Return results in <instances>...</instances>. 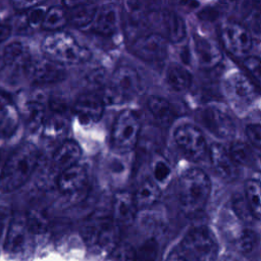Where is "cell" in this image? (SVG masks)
<instances>
[{"mask_svg":"<svg viewBox=\"0 0 261 261\" xmlns=\"http://www.w3.org/2000/svg\"><path fill=\"white\" fill-rule=\"evenodd\" d=\"M38 152L31 144H22L8 157L0 172V191L11 193L21 188L34 172Z\"/></svg>","mask_w":261,"mask_h":261,"instance_id":"cell-1","label":"cell"},{"mask_svg":"<svg viewBox=\"0 0 261 261\" xmlns=\"http://www.w3.org/2000/svg\"><path fill=\"white\" fill-rule=\"evenodd\" d=\"M211 192V182L208 175L200 168L186 170L178 184V196L180 207L187 214H195L201 211Z\"/></svg>","mask_w":261,"mask_h":261,"instance_id":"cell-2","label":"cell"},{"mask_svg":"<svg viewBox=\"0 0 261 261\" xmlns=\"http://www.w3.org/2000/svg\"><path fill=\"white\" fill-rule=\"evenodd\" d=\"M42 49L47 58L61 65L76 64L90 57L87 48L81 46L72 36L59 31L46 36Z\"/></svg>","mask_w":261,"mask_h":261,"instance_id":"cell-3","label":"cell"},{"mask_svg":"<svg viewBox=\"0 0 261 261\" xmlns=\"http://www.w3.org/2000/svg\"><path fill=\"white\" fill-rule=\"evenodd\" d=\"M140 89L138 72L129 66H120L112 73L102 98L105 104H120L134 98Z\"/></svg>","mask_w":261,"mask_h":261,"instance_id":"cell-4","label":"cell"},{"mask_svg":"<svg viewBox=\"0 0 261 261\" xmlns=\"http://www.w3.org/2000/svg\"><path fill=\"white\" fill-rule=\"evenodd\" d=\"M141 122L138 114L133 110H123L116 117L112 130L111 143L118 152L130 151L138 142Z\"/></svg>","mask_w":261,"mask_h":261,"instance_id":"cell-5","label":"cell"},{"mask_svg":"<svg viewBox=\"0 0 261 261\" xmlns=\"http://www.w3.org/2000/svg\"><path fill=\"white\" fill-rule=\"evenodd\" d=\"M178 246L197 261H212L217 252L216 239L205 226L191 229Z\"/></svg>","mask_w":261,"mask_h":261,"instance_id":"cell-6","label":"cell"},{"mask_svg":"<svg viewBox=\"0 0 261 261\" xmlns=\"http://www.w3.org/2000/svg\"><path fill=\"white\" fill-rule=\"evenodd\" d=\"M198 119L204 127L218 138L233 137L236 124L231 116L217 106H206L198 112Z\"/></svg>","mask_w":261,"mask_h":261,"instance_id":"cell-7","label":"cell"},{"mask_svg":"<svg viewBox=\"0 0 261 261\" xmlns=\"http://www.w3.org/2000/svg\"><path fill=\"white\" fill-rule=\"evenodd\" d=\"M174 141L178 148L191 159L199 160L207 152V144L201 129L194 124H182L174 132Z\"/></svg>","mask_w":261,"mask_h":261,"instance_id":"cell-8","label":"cell"},{"mask_svg":"<svg viewBox=\"0 0 261 261\" xmlns=\"http://www.w3.org/2000/svg\"><path fill=\"white\" fill-rule=\"evenodd\" d=\"M33 237L25 215H16L8 224L4 237V250L10 255L21 254L29 248Z\"/></svg>","mask_w":261,"mask_h":261,"instance_id":"cell-9","label":"cell"},{"mask_svg":"<svg viewBox=\"0 0 261 261\" xmlns=\"http://www.w3.org/2000/svg\"><path fill=\"white\" fill-rule=\"evenodd\" d=\"M220 39L223 46L232 54L244 55L252 47V36L241 23L226 21L220 29Z\"/></svg>","mask_w":261,"mask_h":261,"instance_id":"cell-10","label":"cell"},{"mask_svg":"<svg viewBox=\"0 0 261 261\" xmlns=\"http://www.w3.org/2000/svg\"><path fill=\"white\" fill-rule=\"evenodd\" d=\"M133 52L141 59L155 62L163 60L167 53V40L157 33L139 37L133 44Z\"/></svg>","mask_w":261,"mask_h":261,"instance_id":"cell-11","label":"cell"},{"mask_svg":"<svg viewBox=\"0 0 261 261\" xmlns=\"http://www.w3.org/2000/svg\"><path fill=\"white\" fill-rule=\"evenodd\" d=\"M28 76L38 84H53L62 81L65 77L64 67L45 57L40 59H32L25 67Z\"/></svg>","mask_w":261,"mask_h":261,"instance_id":"cell-12","label":"cell"},{"mask_svg":"<svg viewBox=\"0 0 261 261\" xmlns=\"http://www.w3.org/2000/svg\"><path fill=\"white\" fill-rule=\"evenodd\" d=\"M225 90L231 102L238 106H246L256 97L254 84L242 72H233L225 83Z\"/></svg>","mask_w":261,"mask_h":261,"instance_id":"cell-13","label":"cell"},{"mask_svg":"<svg viewBox=\"0 0 261 261\" xmlns=\"http://www.w3.org/2000/svg\"><path fill=\"white\" fill-rule=\"evenodd\" d=\"M103 98L96 94L88 93L82 95L75 102L73 111L83 125H92L98 122L104 112Z\"/></svg>","mask_w":261,"mask_h":261,"instance_id":"cell-14","label":"cell"},{"mask_svg":"<svg viewBox=\"0 0 261 261\" xmlns=\"http://www.w3.org/2000/svg\"><path fill=\"white\" fill-rule=\"evenodd\" d=\"M157 23L159 24V35L170 42L177 43L186 37V23L184 19L173 11H161L158 14Z\"/></svg>","mask_w":261,"mask_h":261,"instance_id":"cell-15","label":"cell"},{"mask_svg":"<svg viewBox=\"0 0 261 261\" xmlns=\"http://www.w3.org/2000/svg\"><path fill=\"white\" fill-rule=\"evenodd\" d=\"M209 155L214 169L222 178L226 180H233L238 177V164L222 145L216 143L213 144L210 147Z\"/></svg>","mask_w":261,"mask_h":261,"instance_id":"cell-16","label":"cell"},{"mask_svg":"<svg viewBox=\"0 0 261 261\" xmlns=\"http://www.w3.org/2000/svg\"><path fill=\"white\" fill-rule=\"evenodd\" d=\"M195 53L199 64L205 69L215 67L222 59V52L219 45L214 40L205 37H196Z\"/></svg>","mask_w":261,"mask_h":261,"instance_id":"cell-17","label":"cell"},{"mask_svg":"<svg viewBox=\"0 0 261 261\" xmlns=\"http://www.w3.org/2000/svg\"><path fill=\"white\" fill-rule=\"evenodd\" d=\"M137 210L138 207L134 195L125 191L118 192L115 195L113 200L112 219L118 226L130 224L136 217Z\"/></svg>","mask_w":261,"mask_h":261,"instance_id":"cell-18","label":"cell"},{"mask_svg":"<svg viewBox=\"0 0 261 261\" xmlns=\"http://www.w3.org/2000/svg\"><path fill=\"white\" fill-rule=\"evenodd\" d=\"M19 122V113L11 99L0 92V139L11 137Z\"/></svg>","mask_w":261,"mask_h":261,"instance_id":"cell-19","label":"cell"},{"mask_svg":"<svg viewBox=\"0 0 261 261\" xmlns=\"http://www.w3.org/2000/svg\"><path fill=\"white\" fill-rule=\"evenodd\" d=\"M86 182L87 171L77 163L64 169L57 176V187L65 194L76 193L84 188Z\"/></svg>","mask_w":261,"mask_h":261,"instance_id":"cell-20","label":"cell"},{"mask_svg":"<svg viewBox=\"0 0 261 261\" xmlns=\"http://www.w3.org/2000/svg\"><path fill=\"white\" fill-rule=\"evenodd\" d=\"M118 22L117 8L113 4H105L97 9L92 27L96 33L109 36L117 30Z\"/></svg>","mask_w":261,"mask_h":261,"instance_id":"cell-21","label":"cell"},{"mask_svg":"<svg viewBox=\"0 0 261 261\" xmlns=\"http://www.w3.org/2000/svg\"><path fill=\"white\" fill-rule=\"evenodd\" d=\"M81 148L73 141H64L54 152L52 156V164L59 173L64 169L77 163L81 157Z\"/></svg>","mask_w":261,"mask_h":261,"instance_id":"cell-22","label":"cell"},{"mask_svg":"<svg viewBox=\"0 0 261 261\" xmlns=\"http://www.w3.org/2000/svg\"><path fill=\"white\" fill-rule=\"evenodd\" d=\"M27 122L31 129L42 128L47 117L45 98L37 93L27 103Z\"/></svg>","mask_w":261,"mask_h":261,"instance_id":"cell-23","label":"cell"},{"mask_svg":"<svg viewBox=\"0 0 261 261\" xmlns=\"http://www.w3.org/2000/svg\"><path fill=\"white\" fill-rule=\"evenodd\" d=\"M51 111L48 114L42 127L43 135L48 139H57L62 137L68 127L66 111Z\"/></svg>","mask_w":261,"mask_h":261,"instance_id":"cell-24","label":"cell"},{"mask_svg":"<svg viewBox=\"0 0 261 261\" xmlns=\"http://www.w3.org/2000/svg\"><path fill=\"white\" fill-rule=\"evenodd\" d=\"M97 6L92 2H80L67 12L68 21L76 28H86L93 23Z\"/></svg>","mask_w":261,"mask_h":261,"instance_id":"cell-25","label":"cell"},{"mask_svg":"<svg viewBox=\"0 0 261 261\" xmlns=\"http://www.w3.org/2000/svg\"><path fill=\"white\" fill-rule=\"evenodd\" d=\"M2 56L5 64L14 67H21L23 69H25L32 60L28 47L19 42L8 44L5 47Z\"/></svg>","mask_w":261,"mask_h":261,"instance_id":"cell-26","label":"cell"},{"mask_svg":"<svg viewBox=\"0 0 261 261\" xmlns=\"http://www.w3.org/2000/svg\"><path fill=\"white\" fill-rule=\"evenodd\" d=\"M148 108L153 117L159 123L165 125L169 124L174 118V111L171 104L164 98L152 96L148 100Z\"/></svg>","mask_w":261,"mask_h":261,"instance_id":"cell-27","label":"cell"},{"mask_svg":"<svg viewBox=\"0 0 261 261\" xmlns=\"http://www.w3.org/2000/svg\"><path fill=\"white\" fill-rule=\"evenodd\" d=\"M138 208H147L154 205L160 198L159 186L154 180H145L134 195Z\"/></svg>","mask_w":261,"mask_h":261,"instance_id":"cell-28","label":"cell"},{"mask_svg":"<svg viewBox=\"0 0 261 261\" xmlns=\"http://www.w3.org/2000/svg\"><path fill=\"white\" fill-rule=\"evenodd\" d=\"M166 80L168 85L178 92L189 89L193 81L189 70L179 64H171L168 67Z\"/></svg>","mask_w":261,"mask_h":261,"instance_id":"cell-29","label":"cell"},{"mask_svg":"<svg viewBox=\"0 0 261 261\" xmlns=\"http://www.w3.org/2000/svg\"><path fill=\"white\" fill-rule=\"evenodd\" d=\"M245 195L254 218L261 220V182L248 179L245 184Z\"/></svg>","mask_w":261,"mask_h":261,"instance_id":"cell-30","label":"cell"},{"mask_svg":"<svg viewBox=\"0 0 261 261\" xmlns=\"http://www.w3.org/2000/svg\"><path fill=\"white\" fill-rule=\"evenodd\" d=\"M68 21L67 12L60 6H53L47 9L42 28L47 31L58 32Z\"/></svg>","mask_w":261,"mask_h":261,"instance_id":"cell-31","label":"cell"},{"mask_svg":"<svg viewBox=\"0 0 261 261\" xmlns=\"http://www.w3.org/2000/svg\"><path fill=\"white\" fill-rule=\"evenodd\" d=\"M25 219L33 236L45 234L49 229V219L47 215L37 208L29 210L25 214Z\"/></svg>","mask_w":261,"mask_h":261,"instance_id":"cell-32","label":"cell"},{"mask_svg":"<svg viewBox=\"0 0 261 261\" xmlns=\"http://www.w3.org/2000/svg\"><path fill=\"white\" fill-rule=\"evenodd\" d=\"M228 152L237 164L252 165L257 158L253 149L242 141L233 142L230 145Z\"/></svg>","mask_w":261,"mask_h":261,"instance_id":"cell-33","label":"cell"},{"mask_svg":"<svg viewBox=\"0 0 261 261\" xmlns=\"http://www.w3.org/2000/svg\"><path fill=\"white\" fill-rule=\"evenodd\" d=\"M158 244L155 240L145 242L138 250H135L134 261H156L158 256Z\"/></svg>","mask_w":261,"mask_h":261,"instance_id":"cell-34","label":"cell"},{"mask_svg":"<svg viewBox=\"0 0 261 261\" xmlns=\"http://www.w3.org/2000/svg\"><path fill=\"white\" fill-rule=\"evenodd\" d=\"M152 173L154 181L159 185H164L168 181L171 175V167L169 163L163 158H158L154 161L152 166Z\"/></svg>","mask_w":261,"mask_h":261,"instance_id":"cell-35","label":"cell"},{"mask_svg":"<svg viewBox=\"0 0 261 261\" xmlns=\"http://www.w3.org/2000/svg\"><path fill=\"white\" fill-rule=\"evenodd\" d=\"M257 243V237L254 231L245 229L242 231L237 240V247L243 253L251 252Z\"/></svg>","mask_w":261,"mask_h":261,"instance_id":"cell-36","label":"cell"},{"mask_svg":"<svg viewBox=\"0 0 261 261\" xmlns=\"http://www.w3.org/2000/svg\"><path fill=\"white\" fill-rule=\"evenodd\" d=\"M232 207H233V210H234L237 216L240 219H242L243 221L250 222L254 218L246 198H241V197L234 198V200L232 202Z\"/></svg>","mask_w":261,"mask_h":261,"instance_id":"cell-37","label":"cell"},{"mask_svg":"<svg viewBox=\"0 0 261 261\" xmlns=\"http://www.w3.org/2000/svg\"><path fill=\"white\" fill-rule=\"evenodd\" d=\"M47 9L45 6L38 4L36 6H34L33 8H31L27 14V21L29 23L30 27L33 28H37V27H42Z\"/></svg>","mask_w":261,"mask_h":261,"instance_id":"cell-38","label":"cell"},{"mask_svg":"<svg viewBox=\"0 0 261 261\" xmlns=\"http://www.w3.org/2000/svg\"><path fill=\"white\" fill-rule=\"evenodd\" d=\"M244 66L253 79L261 86V59L256 56H249L244 60Z\"/></svg>","mask_w":261,"mask_h":261,"instance_id":"cell-39","label":"cell"},{"mask_svg":"<svg viewBox=\"0 0 261 261\" xmlns=\"http://www.w3.org/2000/svg\"><path fill=\"white\" fill-rule=\"evenodd\" d=\"M246 135L254 147L261 149V125L260 124L248 125L246 128Z\"/></svg>","mask_w":261,"mask_h":261,"instance_id":"cell-40","label":"cell"},{"mask_svg":"<svg viewBox=\"0 0 261 261\" xmlns=\"http://www.w3.org/2000/svg\"><path fill=\"white\" fill-rule=\"evenodd\" d=\"M166 261H197L179 246L175 247L167 256Z\"/></svg>","mask_w":261,"mask_h":261,"instance_id":"cell-41","label":"cell"},{"mask_svg":"<svg viewBox=\"0 0 261 261\" xmlns=\"http://www.w3.org/2000/svg\"><path fill=\"white\" fill-rule=\"evenodd\" d=\"M39 3L36 1H13L12 2V6L15 10L17 11H29L31 8H33L34 6L38 5Z\"/></svg>","mask_w":261,"mask_h":261,"instance_id":"cell-42","label":"cell"},{"mask_svg":"<svg viewBox=\"0 0 261 261\" xmlns=\"http://www.w3.org/2000/svg\"><path fill=\"white\" fill-rule=\"evenodd\" d=\"M11 34V30L8 25L6 24H1L0 23V43L8 39V37Z\"/></svg>","mask_w":261,"mask_h":261,"instance_id":"cell-43","label":"cell"},{"mask_svg":"<svg viewBox=\"0 0 261 261\" xmlns=\"http://www.w3.org/2000/svg\"><path fill=\"white\" fill-rule=\"evenodd\" d=\"M4 65H6V64H5V61H4V59H3V56L0 55V70L4 67Z\"/></svg>","mask_w":261,"mask_h":261,"instance_id":"cell-44","label":"cell"}]
</instances>
